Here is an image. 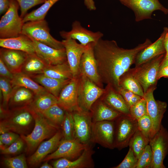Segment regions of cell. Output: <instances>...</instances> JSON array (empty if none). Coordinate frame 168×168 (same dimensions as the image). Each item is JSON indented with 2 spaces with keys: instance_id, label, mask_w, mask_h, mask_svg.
Segmentation results:
<instances>
[{
  "instance_id": "d4e9b609",
  "label": "cell",
  "mask_w": 168,
  "mask_h": 168,
  "mask_svg": "<svg viewBox=\"0 0 168 168\" xmlns=\"http://www.w3.org/2000/svg\"><path fill=\"white\" fill-rule=\"evenodd\" d=\"M35 96L33 91L25 87H13L8 102V109L10 110L30 105Z\"/></svg>"
},
{
  "instance_id": "8d00e7d4",
  "label": "cell",
  "mask_w": 168,
  "mask_h": 168,
  "mask_svg": "<svg viewBox=\"0 0 168 168\" xmlns=\"http://www.w3.org/2000/svg\"><path fill=\"white\" fill-rule=\"evenodd\" d=\"M61 129L63 139L68 140L75 138L74 122L71 112L65 111Z\"/></svg>"
},
{
  "instance_id": "83f0119b",
  "label": "cell",
  "mask_w": 168,
  "mask_h": 168,
  "mask_svg": "<svg viewBox=\"0 0 168 168\" xmlns=\"http://www.w3.org/2000/svg\"><path fill=\"white\" fill-rule=\"evenodd\" d=\"M30 77L57 98L62 89L71 80L56 79L47 76L43 73Z\"/></svg>"
},
{
  "instance_id": "7402d4cb",
  "label": "cell",
  "mask_w": 168,
  "mask_h": 168,
  "mask_svg": "<svg viewBox=\"0 0 168 168\" xmlns=\"http://www.w3.org/2000/svg\"><path fill=\"white\" fill-rule=\"evenodd\" d=\"M168 28L165 27L163 32L157 40L138 54L134 63L135 67L140 66L157 56L166 54L164 40Z\"/></svg>"
},
{
  "instance_id": "44dd1931",
  "label": "cell",
  "mask_w": 168,
  "mask_h": 168,
  "mask_svg": "<svg viewBox=\"0 0 168 168\" xmlns=\"http://www.w3.org/2000/svg\"><path fill=\"white\" fill-rule=\"evenodd\" d=\"M31 40L34 43L35 53L48 65H56L67 61L64 48L56 49Z\"/></svg>"
},
{
  "instance_id": "5bb4252c",
  "label": "cell",
  "mask_w": 168,
  "mask_h": 168,
  "mask_svg": "<svg viewBox=\"0 0 168 168\" xmlns=\"http://www.w3.org/2000/svg\"><path fill=\"white\" fill-rule=\"evenodd\" d=\"M94 43L87 45L82 56L79 65L80 74L83 75L99 86L103 88V83L100 77L94 51Z\"/></svg>"
},
{
  "instance_id": "ba28073f",
  "label": "cell",
  "mask_w": 168,
  "mask_h": 168,
  "mask_svg": "<svg viewBox=\"0 0 168 168\" xmlns=\"http://www.w3.org/2000/svg\"><path fill=\"white\" fill-rule=\"evenodd\" d=\"M114 121V146L119 150L128 146L138 129L137 120L130 115L122 114Z\"/></svg>"
},
{
  "instance_id": "5b68a950",
  "label": "cell",
  "mask_w": 168,
  "mask_h": 168,
  "mask_svg": "<svg viewBox=\"0 0 168 168\" xmlns=\"http://www.w3.org/2000/svg\"><path fill=\"white\" fill-rule=\"evenodd\" d=\"M21 34L56 49L64 48L62 41L57 40L51 35L48 23L44 19L24 23Z\"/></svg>"
},
{
  "instance_id": "7a4b0ae2",
  "label": "cell",
  "mask_w": 168,
  "mask_h": 168,
  "mask_svg": "<svg viewBox=\"0 0 168 168\" xmlns=\"http://www.w3.org/2000/svg\"><path fill=\"white\" fill-rule=\"evenodd\" d=\"M0 119V134L10 131L20 136L29 134L35 122L29 106L9 109Z\"/></svg>"
},
{
  "instance_id": "52a82bcc",
  "label": "cell",
  "mask_w": 168,
  "mask_h": 168,
  "mask_svg": "<svg viewBox=\"0 0 168 168\" xmlns=\"http://www.w3.org/2000/svg\"><path fill=\"white\" fill-rule=\"evenodd\" d=\"M105 89L100 87L86 76H79L78 103L81 110L90 111L94 103L103 95Z\"/></svg>"
},
{
  "instance_id": "f35d334b",
  "label": "cell",
  "mask_w": 168,
  "mask_h": 168,
  "mask_svg": "<svg viewBox=\"0 0 168 168\" xmlns=\"http://www.w3.org/2000/svg\"><path fill=\"white\" fill-rule=\"evenodd\" d=\"M137 120L138 129L150 141L153 136V125L151 119L146 114Z\"/></svg>"
},
{
  "instance_id": "7dc6e473",
  "label": "cell",
  "mask_w": 168,
  "mask_h": 168,
  "mask_svg": "<svg viewBox=\"0 0 168 168\" xmlns=\"http://www.w3.org/2000/svg\"><path fill=\"white\" fill-rule=\"evenodd\" d=\"M118 91L122 96L129 107L142 97L121 87H120Z\"/></svg>"
},
{
  "instance_id": "b9f144b4",
  "label": "cell",
  "mask_w": 168,
  "mask_h": 168,
  "mask_svg": "<svg viewBox=\"0 0 168 168\" xmlns=\"http://www.w3.org/2000/svg\"><path fill=\"white\" fill-rule=\"evenodd\" d=\"M152 157V149L150 145L148 144L140 156L136 168H149Z\"/></svg>"
},
{
  "instance_id": "db71d44e",
  "label": "cell",
  "mask_w": 168,
  "mask_h": 168,
  "mask_svg": "<svg viewBox=\"0 0 168 168\" xmlns=\"http://www.w3.org/2000/svg\"><path fill=\"white\" fill-rule=\"evenodd\" d=\"M45 162L40 167V168H53V166L49 164L48 161H45Z\"/></svg>"
},
{
  "instance_id": "3957f363",
  "label": "cell",
  "mask_w": 168,
  "mask_h": 168,
  "mask_svg": "<svg viewBox=\"0 0 168 168\" xmlns=\"http://www.w3.org/2000/svg\"><path fill=\"white\" fill-rule=\"evenodd\" d=\"M30 109L35 121L34 128L28 135L20 136L26 144L28 153H32L44 140L50 138L61 129L41 113Z\"/></svg>"
},
{
  "instance_id": "11a10c76",
  "label": "cell",
  "mask_w": 168,
  "mask_h": 168,
  "mask_svg": "<svg viewBox=\"0 0 168 168\" xmlns=\"http://www.w3.org/2000/svg\"><path fill=\"white\" fill-rule=\"evenodd\" d=\"M167 66H168V58L166 60H163L160 69Z\"/></svg>"
},
{
  "instance_id": "cb8c5ba5",
  "label": "cell",
  "mask_w": 168,
  "mask_h": 168,
  "mask_svg": "<svg viewBox=\"0 0 168 168\" xmlns=\"http://www.w3.org/2000/svg\"><path fill=\"white\" fill-rule=\"evenodd\" d=\"M28 54L20 50L3 48L0 49V59L13 74L21 72Z\"/></svg>"
},
{
  "instance_id": "9c48e42d",
  "label": "cell",
  "mask_w": 168,
  "mask_h": 168,
  "mask_svg": "<svg viewBox=\"0 0 168 168\" xmlns=\"http://www.w3.org/2000/svg\"><path fill=\"white\" fill-rule=\"evenodd\" d=\"M119 1L133 12L136 22L151 19L152 13L155 11H160L165 14H168V9L165 7L159 0H120Z\"/></svg>"
},
{
  "instance_id": "277c9868",
  "label": "cell",
  "mask_w": 168,
  "mask_h": 168,
  "mask_svg": "<svg viewBox=\"0 0 168 168\" xmlns=\"http://www.w3.org/2000/svg\"><path fill=\"white\" fill-rule=\"evenodd\" d=\"M165 54L159 55L129 70L141 85L144 93L152 87L156 88L158 74Z\"/></svg>"
},
{
  "instance_id": "f6af8a7d",
  "label": "cell",
  "mask_w": 168,
  "mask_h": 168,
  "mask_svg": "<svg viewBox=\"0 0 168 168\" xmlns=\"http://www.w3.org/2000/svg\"><path fill=\"white\" fill-rule=\"evenodd\" d=\"M20 7V17L23 18L27 14V11L35 6L43 3V0H15Z\"/></svg>"
},
{
  "instance_id": "74e56055",
  "label": "cell",
  "mask_w": 168,
  "mask_h": 168,
  "mask_svg": "<svg viewBox=\"0 0 168 168\" xmlns=\"http://www.w3.org/2000/svg\"><path fill=\"white\" fill-rule=\"evenodd\" d=\"M13 88L10 80L0 77V98L2 100L0 105L6 110H9L8 103Z\"/></svg>"
},
{
  "instance_id": "484cf974",
  "label": "cell",
  "mask_w": 168,
  "mask_h": 168,
  "mask_svg": "<svg viewBox=\"0 0 168 168\" xmlns=\"http://www.w3.org/2000/svg\"><path fill=\"white\" fill-rule=\"evenodd\" d=\"M0 46L1 48L22 51L28 54L35 53L32 40L21 34L15 37L0 39Z\"/></svg>"
},
{
  "instance_id": "bcb514c9",
  "label": "cell",
  "mask_w": 168,
  "mask_h": 168,
  "mask_svg": "<svg viewBox=\"0 0 168 168\" xmlns=\"http://www.w3.org/2000/svg\"><path fill=\"white\" fill-rule=\"evenodd\" d=\"M25 142L20 137L16 141L5 149L1 150V153L4 155L15 154L20 152L23 149Z\"/></svg>"
},
{
  "instance_id": "7bdbcfd3",
  "label": "cell",
  "mask_w": 168,
  "mask_h": 168,
  "mask_svg": "<svg viewBox=\"0 0 168 168\" xmlns=\"http://www.w3.org/2000/svg\"><path fill=\"white\" fill-rule=\"evenodd\" d=\"M20 136L13 132L8 131L0 134V150L9 146L20 138Z\"/></svg>"
},
{
  "instance_id": "f5cc1de1",
  "label": "cell",
  "mask_w": 168,
  "mask_h": 168,
  "mask_svg": "<svg viewBox=\"0 0 168 168\" xmlns=\"http://www.w3.org/2000/svg\"><path fill=\"white\" fill-rule=\"evenodd\" d=\"M164 45L166 50V54L163 60L168 58V31L166 33L164 40Z\"/></svg>"
},
{
  "instance_id": "681fc988",
  "label": "cell",
  "mask_w": 168,
  "mask_h": 168,
  "mask_svg": "<svg viewBox=\"0 0 168 168\" xmlns=\"http://www.w3.org/2000/svg\"><path fill=\"white\" fill-rule=\"evenodd\" d=\"M10 4L9 0H0V15L6 13L9 8Z\"/></svg>"
},
{
  "instance_id": "6f0895ef",
  "label": "cell",
  "mask_w": 168,
  "mask_h": 168,
  "mask_svg": "<svg viewBox=\"0 0 168 168\" xmlns=\"http://www.w3.org/2000/svg\"><path fill=\"white\" fill-rule=\"evenodd\" d=\"M119 1L120 0H119Z\"/></svg>"
},
{
  "instance_id": "f1b7e54d",
  "label": "cell",
  "mask_w": 168,
  "mask_h": 168,
  "mask_svg": "<svg viewBox=\"0 0 168 168\" xmlns=\"http://www.w3.org/2000/svg\"><path fill=\"white\" fill-rule=\"evenodd\" d=\"M11 81L13 87L15 86L25 87L31 90L35 95L49 92L30 76L21 72L14 74L13 78Z\"/></svg>"
},
{
  "instance_id": "9a60e30c",
  "label": "cell",
  "mask_w": 168,
  "mask_h": 168,
  "mask_svg": "<svg viewBox=\"0 0 168 168\" xmlns=\"http://www.w3.org/2000/svg\"><path fill=\"white\" fill-rule=\"evenodd\" d=\"M156 89L154 87L149 89L144 93L143 96L146 101L147 114L151 119L153 123L152 137L159 130L167 108L166 102L156 100L155 99L153 92Z\"/></svg>"
},
{
  "instance_id": "4fadbf2b",
  "label": "cell",
  "mask_w": 168,
  "mask_h": 168,
  "mask_svg": "<svg viewBox=\"0 0 168 168\" xmlns=\"http://www.w3.org/2000/svg\"><path fill=\"white\" fill-rule=\"evenodd\" d=\"M89 144H83L75 138L62 139L57 149L47 156L43 161L61 158L73 160L78 157Z\"/></svg>"
},
{
  "instance_id": "603a6c76",
  "label": "cell",
  "mask_w": 168,
  "mask_h": 168,
  "mask_svg": "<svg viewBox=\"0 0 168 168\" xmlns=\"http://www.w3.org/2000/svg\"><path fill=\"white\" fill-rule=\"evenodd\" d=\"M100 98L107 105L122 114L130 115V107L118 91L110 85H107Z\"/></svg>"
},
{
  "instance_id": "2e32d148",
  "label": "cell",
  "mask_w": 168,
  "mask_h": 168,
  "mask_svg": "<svg viewBox=\"0 0 168 168\" xmlns=\"http://www.w3.org/2000/svg\"><path fill=\"white\" fill-rule=\"evenodd\" d=\"M78 82L79 77H73L62 89L58 98L57 104L66 111L71 112L79 109Z\"/></svg>"
},
{
  "instance_id": "7c38bea8",
  "label": "cell",
  "mask_w": 168,
  "mask_h": 168,
  "mask_svg": "<svg viewBox=\"0 0 168 168\" xmlns=\"http://www.w3.org/2000/svg\"><path fill=\"white\" fill-rule=\"evenodd\" d=\"M114 121H103L92 123L91 142L111 149L114 148Z\"/></svg>"
},
{
  "instance_id": "8992f818",
  "label": "cell",
  "mask_w": 168,
  "mask_h": 168,
  "mask_svg": "<svg viewBox=\"0 0 168 168\" xmlns=\"http://www.w3.org/2000/svg\"><path fill=\"white\" fill-rule=\"evenodd\" d=\"M9 8L0 20V38L6 39L16 37L21 34L24 23L19 16V4L15 0H9Z\"/></svg>"
},
{
  "instance_id": "e0dca14e",
  "label": "cell",
  "mask_w": 168,
  "mask_h": 168,
  "mask_svg": "<svg viewBox=\"0 0 168 168\" xmlns=\"http://www.w3.org/2000/svg\"><path fill=\"white\" fill-rule=\"evenodd\" d=\"M59 33L64 39L71 38L77 40L80 44L84 45L91 42L96 43L104 35L100 31L94 32L86 29L82 27L80 22L77 21H74L72 23L71 30L62 31Z\"/></svg>"
},
{
  "instance_id": "e575fe53",
  "label": "cell",
  "mask_w": 168,
  "mask_h": 168,
  "mask_svg": "<svg viewBox=\"0 0 168 168\" xmlns=\"http://www.w3.org/2000/svg\"><path fill=\"white\" fill-rule=\"evenodd\" d=\"M59 0H47L40 7L28 14L23 18L24 23L30 21L44 19L45 17L50 8Z\"/></svg>"
},
{
  "instance_id": "d6986e66",
  "label": "cell",
  "mask_w": 168,
  "mask_h": 168,
  "mask_svg": "<svg viewBox=\"0 0 168 168\" xmlns=\"http://www.w3.org/2000/svg\"><path fill=\"white\" fill-rule=\"evenodd\" d=\"M92 143L89 145L77 159L70 160L65 158L58 159L53 162L54 168H93L95 164L92 156L95 151Z\"/></svg>"
},
{
  "instance_id": "d590c367",
  "label": "cell",
  "mask_w": 168,
  "mask_h": 168,
  "mask_svg": "<svg viewBox=\"0 0 168 168\" xmlns=\"http://www.w3.org/2000/svg\"><path fill=\"white\" fill-rule=\"evenodd\" d=\"M65 113V110L56 104L40 113L50 121L61 128Z\"/></svg>"
},
{
  "instance_id": "c3c4849f",
  "label": "cell",
  "mask_w": 168,
  "mask_h": 168,
  "mask_svg": "<svg viewBox=\"0 0 168 168\" xmlns=\"http://www.w3.org/2000/svg\"><path fill=\"white\" fill-rule=\"evenodd\" d=\"M13 74L2 59H0V77L11 81L13 78Z\"/></svg>"
},
{
  "instance_id": "6da1fadb",
  "label": "cell",
  "mask_w": 168,
  "mask_h": 168,
  "mask_svg": "<svg viewBox=\"0 0 168 168\" xmlns=\"http://www.w3.org/2000/svg\"><path fill=\"white\" fill-rule=\"evenodd\" d=\"M146 39L142 43L131 49L119 47L114 40L100 39L94 44L98 73L102 83L117 91L121 77L134 63L138 54L152 43Z\"/></svg>"
},
{
  "instance_id": "9f6ffc18",
  "label": "cell",
  "mask_w": 168,
  "mask_h": 168,
  "mask_svg": "<svg viewBox=\"0 0 168 168\" xmlns=\"http://www.w3.org/2000/svg\"><path fill=\"white\" fill-rule=\"evenodd\" d=\"M43 0L44 1H47V0Z\"/></svg>"
},
{
  "instance_id": "836d02e7",
  "label": "cell",
  "mask_w": 168,
  "mask_h": 168,
  "mask_svg": "<svg viewBox=\"0 0 168 168\" xmlns=\"http://www.w3.org/2000/svg\"><path fill=\"white\" fill-rule=\"evenodd\" d=\"M149 140L138 129L131 139L128 146L138 159Z\"/></svg>"
},
{
  "instance_id": "ee69618b",
  "label": "cell",
  "mask_w": 168,
  "mask_h": 168,
  "mask_svg": "<svg viewBox=\"0 0 168 168\" xmlns=\"http://www.w3.org/2000/svg\"><path fill=\"white\" fill-rule=\"evenodd\" d=\"M138 159L133 151L129 148L127 154L123 160L119 165L113 168H136Z\"/></svg>"
},
{
  "instance_id": "4316f807",
  "label": "cell",
  "mask_w": 168,
  "mask_h": 168,
  "mask_svg": "<svg viewBox=\"0 0 168 168\" xmlns=\"http://www.w3.org/2000/svg\"><path fill=\"white\" fill-rule=\"evenodd\" d=\"M90 112L93 123L114 121L122 114L108 106L100 98L93 105Z\"/></svg>"
},
{
  "instance_id": "30bf717a",
  "label": "cell",
  "mask_w": 168,
  "mask_h": 168,
  "mask_svg": "<svg viewBox=\"0 0 168 168\" xmlns=\"http://www.w3.org/2000/svg\"><path fill=\"white\" fill-rule=\"evenodd\" d=\"M149 144L152 156L149 168H166L163 161L168 154V131L162 124L150 139Z\"/></svg>"
},
{
  "instance_id": "816d5d0a",
  "label": "cell",
  "mask_w": 168,
  "mask_h": 168,
  "mask_svg": "<svg viewBox=\"0 0 168 168\" xmlns=\"http://www.w3.org/2000/svg\"><path fill=\"white\" fill-rule=\"evenodd\" d=\"M162 77L168 78V66L160 69L158 74V79L159 80Z\"/></svg>"
},
{
  "instance_id": "8fae6325",
  "label": "cell",
  "mask_w": 168,
  "mask_h": 168,
  "mask_svg": "<svg viewBox=\"0 0 168 168\" xmlns=\"http://www.w3.org/2000/svg\"><path fill=\"white\" fill-rule=\"evenodd\" d=\"M73 119L75 139L86 145L91 142L92 121L90 111L79 109L71 112Z\"/></svg>"
},
{
  "instance_id": "60d3db41",
  "label": "cell",
  "mask_w": 168,
  "mask_h": 168,
  "mask_svg": "<svg viewBox=\"0 0 168 168\" xmlns=\"http://www.w3.org/2000/svg\"><path fill=\"white\" fill-rule=\"evenodd\" d=\"M3 163L6 166L9 168L28 167L24 154H21L15 157L6 158L3 160Z\"/></svg>"
},
{
  "instance_id": "f907efd6",
  "label": "cell",
  "mask_w": 168,
  "mask_h": 168,
  "mask_svg": "<svg viewBox=\"0 0 168 168\" xmlns=\"http://www.w3.org/2000/svg\"><path fill=\"white\" fill-rule=\"evenodd\" d=\"M84 4L87 9L90 11L95 10L96 9L94 0H83Z\"/></svg>"
},
{
  "instance_id": "4dcf8cb0",
  "label": "cell",
  "mask_w": 168,
  "mask_h": 168,
  "mask_svg": "<svg viewBox=\"0 0 168 168\" xmlns=\"http://www.w3.org/2000/svg\"><path fill=\"white\" fill-rule=\"evenodd\" d=\"M43 73L49 77L60 80L71 79L73 78L68 61L56 65H49Z\"/></svg>"
},
{
  "instance_id": "d6a6232c",
  "label": "cell",
  "mask_w": 168,
  "mask_h": 168,
  "mask_svg": "<svg viewBox=\"0 0 168 168\" xmlns=\"http://www.w3.org/2000/svg\"><path fill=\"white\" fill-rule=\"evenodd\" d=\"M120 87L130 91L141 97L144 92L138 82L128 70L121 77L119 83Z\"/></svg>"
},
{
  "instance_id": "ac0fdd59",
  "label": "cell",
  "mask_w": 168,
  "mask_h": 168,
  "mask_svg": "<svg viewBox=\"0 0 168 168\" xmlns=\"http://www.w3.org/2000/svg\"><path fill=\"white\" fill-rule=\"evenodd\" d=\"M65 49L68 62L73 77L80 75L79 65L81 58L86 49V45L78 43L76 40L71 38L64 39L62 41Z\"/></svg>"
},
{
  "instance_id": "1f68e13d",
  "label": "cell",
  "mask_w": 168,
  "mask_h": 168,
  "mask_svg": "<svg viewBox=\"0 0 168 168\" xmlns=\"http://www.w3.org/2000/svg\"><path fill=\"white\" fill-rule=\"evenodd\" d=\"M58 98L49 92L41 95H35L29 105L34 111L41 113L47 110L53 105L57 104Z\"/></svg>"
},
{
  "instance_id": "ffe728a7",
  "label": "cell",
  "mask_w": 168,
  "mask_h": 168,
  "mask_svg": "<svg viewBox=\"0 0 168 168\" xmlns=\"http://www.w3.org/2000/svg\"><path fill=\"white\" fill-rule=\"evenodd\" d=\"M62 139L60 129L53 137L39 145L35 152L28 159L29 165L33 166L38 165L47 156L57 149Z\"/></svg>"
},
{
  "instance_id": "ab89813d",
  "label": "cell",
  "mask_w": 168,
  "mask_h": 168,
  "mask_svg": "<svg viewBox=\"0 0 168 168\" xmlns=\"http://www.w3.org/2000/svg\"><path fill=\"white\" fill-rule=\"evenodd\" d=\"M131 116L137 120L147 114V103L144 97H142L130 107Z\"/></svg>"
},
{
  "instance_id": "f546056e",
  "label": "cell",
  "mask_w": 168,
  "mask_h": 168,
  "mask_svg": "<svg viewBox=\"0 0 168 168\" xmlns=\"http://www.w3.org/2000/svg\"><path fill=\"white\" fill-rule=\"evenodd\" d=\"M49 65L35 53L28 54L21 70V72L30 77L43 73Z\"/></svg>"
}]
</instances>
